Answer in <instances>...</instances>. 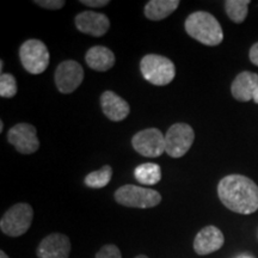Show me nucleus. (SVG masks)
I'll list each match as a JSON object with an SVG mask.
<instances>
[{"mask_svg": "<svg viewBox=\"0 0 258 258\" xmlns=\"http://www.w3.org/2000/svg\"><path fill=\"white\" fill-rule=\"evenodd\" d=\"M132 145L141 156L157 158L165 152V137L159 129L147 128L134 135Z\"/></svg>", "mask_w": 258, "mask_h": 258, "instance_id": "nucleus-8", "label": "nucleus"}, {"mask_svg": "<svg viewBox=\"0 0 258 258\" xmlns=\"http://www.w3.org/2000/svg\"><path fill=\"white\" fill-rule=\"evenodd\" d=\"M112 176V169L110 165H104L101 170L90 172L84 179L86 186L93 189H102L110 183Z\"/></svg>", "mask_w": 258, "mask_h": 258, "instance_id": "nucleus-20", "label": "nucleus"}, {"mask_svg": "<svg viewBox=\"0 0 258 258\" xmlns=\"http://www.w3.org/2000/svg\"><path fill=\"white\" fill-rule=\"evenodd\" d=\"M83 5L90 6V8H104L109 4V0H82Z\"/></svg>", "mask_w": 258, "mask_h": 258, "instance_id": "nucleus-24", "label": "nucleus"}, {"mask_svg": "<svg viewBox=\"0 0 258 258\" xmlns=\"http://www.w3.org/2000/svg\"><path fill=\"white\" fill-rule=\"evenodd\" d=\"M250 4V0H227L225 2V11L232 22L240 24L247 17Z\"/></svg>", "mask_w": 258, "mask_h": 258, "instance_id": "nucleus-19", "label": "nucleus"}, {"mask_svg": "<svg viewBox=\"0 0 258 258\" xmlns=\"http://www.w3.org/2000/svg\"><path fill=\"white\" fill-rule=\"evenodd\" d=\"M8 141L22 154H32L40 148L36 128L29 123L15 124L8 132Z\"/></svg>", "mask_w": 258, "mask_h": 258, "instance_id": "nucleus-10", "label": "nucleus"}, {"mask_svg": "<svg viewBox=\"0 0 258 258\" xmlns=\"http://www.w3.org/2000/svg\"><path fill=\"white\" fill-rule=\"evenodd\" d=\"M258 88V74L244 71L235 77L231 86V93L239 102L253 101V95Z\"/></svg>", "mask_w": 258, "mask_h": 258, "instance_id": "nucleus-15", "label": "nucleus"}, {"mask_svg": "<svg viewBox=\"0 0 258 258\" xmlns=\"http://www.w3.org/2000/svg\"><path fill=\"white\" fill-rule=\"evenodd\" d=\"M116 202L129 208H153L161 201V195L157 190L133 184L120 186L115 191Z\"/></svg>", "mask_w": 258, "mask_h": 258, "instance_id": "nucleus-4", "label": "nucleus"}, {"mask_svg": "<svg viewBox=\"0 0 258 258\" xmlns=\"http://www.w3.org/2000/svg\"><path fill=\"white\" fill-rule=\"evenodd\" d=\"M35 4L48 10H60L66 3L63 0H35Z\"/></svg>", "mask_w": 258, "mask_h": 258, "instance_id": "nucleus-23", "label": "nucleus"}, {"mask_svg": "<svg viewBox=\"0 0 258 258\" xmlns=\"http://www.w3.org/2000/svg\"><path fill=\"white\" fill-rule=\"evenodd\" d=\"M134 176L140 184L154 185L159 183L161 179L160 166L154 163L141 164L135 169Z\"/></svg>", "mask_w": 258, "mask_h": 258, "instance_id": "nucleus-18", "label": "nucleus"}, {"mask_svg": "<svg viewBox=\"0 0 258 258\" xmlns=\"http://www.w3.org/2000/svg\"><path fill=\"white\" fill-rule=\"evenodd\" d=\"M17 95V82L12 74L2 73L0 77V96L3 98H12Z\"/></svg>", "mask_w": 258, "mask_h": 258, "instance_id": "nucleus-21", "label": "nucleus"}, {"mask_svg": "<svg viewBox=\"0 0 258 258\" xmlns=\"http://www.w3.org/2000/svg\"><path fill=\"white\" fill-rule=\"evenodd\" d=\"M74 23L80 32L95 37L105 35L110 28V21L104 14L92 11L80 12L74 18Z\"/></svg>", "mask_w": 258, "mask_h": 258, "instance_id": "nucleus-11", "label": "nucleus"}, {"mask_svg": "<svg viewBox=\"0 0 258 258\" xmlns=\"http://www.w3.org/2000/svg\"><path fill=\"white\" fill-rule=\"evenodd\" d=\"M3 128H4V122L0 121V132H3Z\"/></svg>", "mask_w": 258, "mask_h": 258, "instance_id": "nucleus-29", "label": "nucleus"}, {"mask_svg": "<svg viewBox=\"0 0 258 258\" xmlns=\"http://www.w3.org/2000/svg\"><path fill=\"white\" fill-rule=\"evenodd\" d=\"M253 102L256 103V104H258V88H257L256 92H254V95H253Z\"/></svg>", "mask_w": 258, "mask_h": 258, "instance_id": "nucleus-26", "label": "nucleus"}, {"mask_svg": "<svg viewBox=\"0 0 258 258\" xmlns=\"http://www.w3.org/2000/svg\"><path fill=\"white\" fill-rule=\"evenodd\" d=\"M135 258H148L146 254H139V256H137Z\"/></svg>", "mask_w": 258, "mask_h": 258, "instance_id": "nucleus-30", "label": "nucleus"}, {"mask_svg": "<svg viewBox=\"0 0 258 258\" xmlns=\"http://www.w3.org/2000/svg\"><path fill=\"white\" fill-rule=\"evenodd\" d=\"M140 71L145 80L157 86H165L176 76L175 63L166 56L148 54L141 59Z\"/></svg>", "mask_w": 258, "mask_h": 258, "instance_id": "nucleus-3", "label": "nucleus"}, {"mask_svg": "<svg viewBox=\"0 0 258 258\" xmlns=\"http://www.w3.org/2000/svg\"><path fill=\"white\" fill-rule=\"evenodd\" d=\"M0 258H9V256L4 252V251H0Z\"/></svg>", "mask_w": 258, "mask_h": 258, "instance_id": "nucleus-28", "label": "nucleus"}, {"mask_svg": "<svg viewBox=\"0 0 258 258\" xmlns=\"http://www.w3.org/2000/svg\"><path fill=\"white\" fill-rule=\"evenodd\" d=\"M237 258H254L251 256V254H240V256H238Z\"/></svg>", "mask_w": 258, "mask_h": 258, "instance_id": "nucleus-27", "label": "nucleus"}, {"mask_svg": "<svg viewBox=\"0 0 258 258\" xmlns=\"http://www.w3.org/2000/svg\"><path fill=\"white\" fill-rule=\"evenodd\" d=\"M178 5V0H151L145 6V16L151 21H161L175 12Z\"/></svg>", "mask_w": 258, "mask_h": 258, "instance_id": "nucleus-17", "label": "nucleus"}, {"mask_svg": "<svg viewBox=\"0 0 258 258\" xmlns=\"http://www.w3.org/2000/svg\"><path fill=\"white\" fill-rule=\"evenodd\" d=\"M186 34L205 46H219L224 40V31L214 16L206 11H198L185 19Z\"/></svg>", "mask_w": 258, "mask_h": 258, "instance_id": "nucleus-2", "label": "nucleus"}, {"mask_svg": "<svg viewBox=\"0 0 258 258\" xmlns=\"http://www.w3.org/2000/svg\"><path fill=\"white\" fill-rule=\"evenodd\" d=\"M218 195L226 208L238 214H252L258 209V185L246 176L224 177L219 182Z\"/></svg>", "mask_w": 258, "mask_h": 258, "instance_id": "nucleus-1", "label": "nucleus"}, {"mask_svg": "<svg viewBox=\"0 0 258 258\" xmlns=\"http://www.w3.org/2000/svg\"><path fill=\"white\" fill-rule=\"evenodd\" d=\"M195 140V133L188 123H175L165 135V152L171 158H180L188 152Z\"/></svg>", "mask_w": 258, "mask_h": 258, "instance_id": "nucleus-7", "label": "nucleus"}, {"mask_svg": "<svg viewBox=\"0 0 258 258\" xmlns=\"http://www.w3.org/2000/svg\"><path fill=\"white\" fill-rule=\"evenodd\" d=\"M38 258H69L71 241L67 235L51 233L41 240L36 250Z\"/></svg>", "mask_w": 258, "mask_h": 258, "instance_id": "nucleus-12", "label": "nucleus"}, {"mask_svg": "<svg viewBox=\"0 0 258 258\" xmlns=\"http://www.w3.org/2000/svg\"><path fill=\"white\" fill-rule=\"evenodd\" d=\"M34 211L28 203H17L5 212L0 220V230L10 237H21L32 224Z\"/></svg>", "mask_w": 258, "mask_h": 258, "instance_id": "nucleus-5", "label": "nucleus"}, {"mask_svg": "<svg viewBox=\"0 0 258 258\" xmlns=\"http://www.w3.org/2000/svg\"><path fill=\"white\" fill-rule=\"evenodd\" d=\"M19 59L27 70L31 74H40L47 70L49 64V50L46 44L36 38L25 41L19 49Z\"/></svg>", "mask_w": 258, "mask_h": 258, "instance_id": "nucleus-6", "label": "nucleus"}, {"mask_svg": "<svg viewBox=\"0 0 258 258\" xmlns=\"http://www.w3.org/2000/svg\"><path fill=\"white\" fill-rule=\"evenodd\" d=\"M224 243L225 237L218 227L206 226L196 234L194 240V250L200 256H206L220 250Z\"/></svg>", "mask_w": 258, "mask_h": 258, "instance_id": "nucleus-13", "label": "nucleus"}, {"mask_svg": "<svg viewBox=\"0 0 258 258\" xmlns=\"http://www.w3.org/2000/svg\"><path fill=\"white\" fill-rule=\"evenodd\" d=\"M88 66L97 72H106L115 64L114 53L104 46H95L90 48L85 55Z\"/></svg>", "mask_w": 258, "mask_h": 258, "instance_id": "nucleus-16", "label": "nucleus"}, {"mask_svg": "<svg viewBox=\"0 0 258 258\" xmlns=\"http://www.w3.org/2000/svg\"><path fill=\"white\" fill-rule=\"evenodd\" d=\"M101 108L103 114L114 122L123 121L131 112L128 102L112 91H104L102 93Z\"/></svg>", "mask_w": 258, "mask_h": 258, "instance_id": "nucleus-14", "label": "nucleus"}, {"mask_svg": "<svg viewBox=\"0 0 258 258\" xmlns=\"http://www.w3.org/2000/svg\"><path fill=\"white\" fill-rule=\"evenodd\" d=\"M249 57H250L251 62H252L253 64H256V66H258V42L251 47Z\"/></svg>", "mask_w": 258, "mask_h": 258, "instance_id": "nucleus-25", "label": "nucleus"}, {"mask_svg": "<svg viewBox=\"0 0 258 258\" xmlns=\"http://www.w3.org/2000/svg\"><path fill=\"white\" fill-rule=\"evenodd\" d=\"M56 89L63 95L76 91L84 80V70L82 64L74 60L62 61L55 70Z\"/></svg>", "mask_w": 258, "mask_h": 258, "instance_id": "nucleus-9", "label": "nucleus"}, {"mask_svg": "<svg viewBox=\"0 0 258 258\" xmlns=\"http://www.w3.org/2000/svg\"><path fill=\"white\" fill-rule=\"evenodd\" d=\"M96 258H122V254L116 245L106 244L97 252Z\"/></svg>", "mask_w": 258, "mask_h": 258, "instance_id": "nucleus-22", "label": "nucleus"}]
</instances>
